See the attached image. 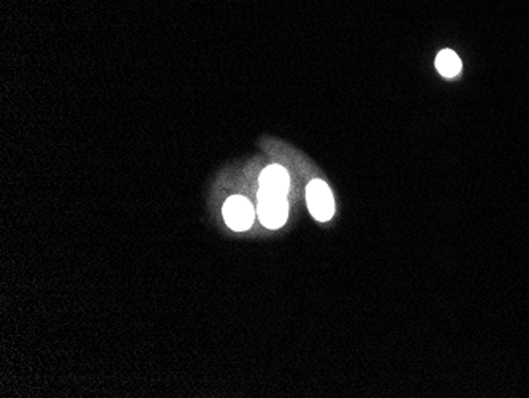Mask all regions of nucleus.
I'll list each match as a JSON object with an SVG mask.
<instances>
[{"mask_svg": "<svg viewBox=\"0 0 529 398\" xmlns=\"http://www.w3.org/2000/svg\"><path fill=\"white\" fill-rule=\"evenodd\" d=\"M257 213L260 217V222H262L265 227H283L287 217H289V202H287V195L270 194V192L258 191Z\"/></svg>", "mask_w": 529, "mask_h": 398, "instance_id": "1", "label": "nucleus"}, {"mask_svg": "<svg viewBox=\"0 0 529 398\" xmlns=\"http://www.w3.org/2000/svg\"><path fill=\"white\" fill-rule=\"evenodd\" d=\"M224 217L232 230H247L254 222V208L247 198L232 195L224 205Z\"/></svg>", "mask_w": 529, "mask_h": 398, "instance_id": "3", "label": "nucleus"}, {"mask_svg": "<svg viewBox=\"0 0 529 398\" xmlns=\"http://www.w3.org/2000/svg\"><path fill=\"white\" fill-rule=\"evenodd\" d=\"M260 189L262 192H270V194H279V195H287L290 188V178L287 170L280 165H270L266 167L262 175H260Z\"/></svg>", "mask_w": 529, "mask_h": 398, "instance_id": "4", "label": "nucleus"}, {"mask_svg": "<svg viewBox=\"0 0 529 398\" xmlns=\"http://www.w3.org/2000/svg\"><path fill=\"white\" fill-rule=\"evenodd\" d=\"M461 67H463L461 59L452 50H442L436 56V69L442 76L455 78L461 72Z\"/></svg>", "mask_w": 529, "mask_h": 398, "instance_id": "5", "label": "nucleus"}, {"mask_svg": "<svg viewBox=\"0 0 529 398\" xmlns=\"http://www.w3.org/2000/svg\"><path fill=\"white\" fill-rule=\"evenodd\" d=\"M307 208L320 222L330 221L334 213V200L328 184L322 180H312L306 188Z\"/></svg>", "mask_w": 529, "mask_h": 398, "instance_id": "2", "label": "nucleus"}]
</instances>
